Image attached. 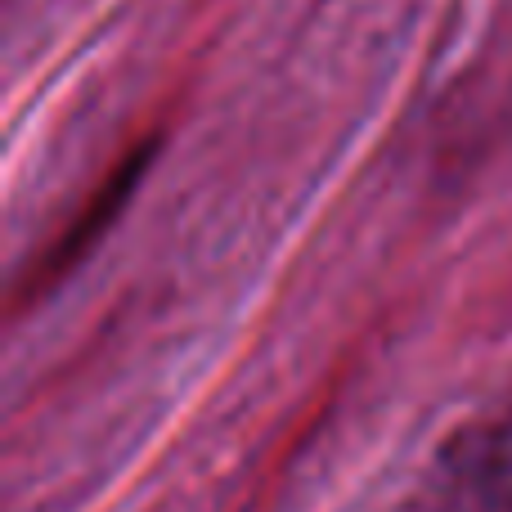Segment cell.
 <instances>
[{"label": "cell", "mask_w": 512, "mask_h": 512, "mask_svg": "<svg viewBox=\"0 0 512 512\" xmlns=\"http://www.w3.org/2000/svg\"><path fill=\"white\" fill-rule=\"evenodd\" d=\"M149 153H153V140H149V144H140L135 153H126L122 167H117L113 176H108L104 185H99V194L86 203V212H81L77 221H72L68 230H63L59 239H54V248L45 252V261H41V270H32V288H36V279H41V288H45V283H54L72 261H77L81 252L90 248V243L99 239V230H104V225L113 221V212L126 203V194L135 189V180H140V171H144V162H149Z\"/></svg>", "instance_id": "cell-1"}]
</instances>
